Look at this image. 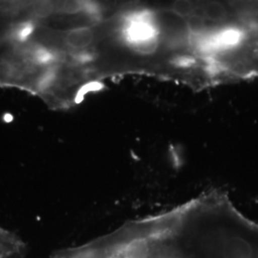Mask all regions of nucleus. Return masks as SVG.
Masks as SVG:
<instances>
[{
	"instance_id": "f257e3e1",
	"label": "nucleus",
	"mask_w": 258,
	"mask_h": 258,
	"mask_svg": "<svg viewBox=\"0 0 258 258\" xmlns=\"http://www.w3.org/2000/svg\"><path fill=\"white\" fill-rule=\"evenodd\" d=\"M52 258H258V223L212 189Z\"/></svg>"
},
{
	"instance_id": "f03ea898",
	"label": "nucleus",
	"mask_w": 258,
	"mask_h": 258,
	"mask_svg": "<svg viewBox=\"0 0 258 258\" xmlns=\"http://www.w3.org/2000/svg\"><path fill=\"white\" fill-rule=\"evenodd\" d=\"M97 37L98 32L96 28L91 25H82L68 30L65 34L64 42L71 50L81 52L91 48Z\"/></svg>"
},
{
	"instance_id": "7ed1b4c3",
	"label": "nucleus",
	"mask_w": 258,
	"mask_h": 258,
	"mask_svg": "<svg viewBox=\"0 0 258 258\" xmlns=\"http://www.w3.org/2000/svg\"><path fill=\"white\" fill-rule=\"evenodd\" d=\"M34 59L37 62H40V63H48L51 60H53V55L51 52L47 51L45 49H39L35 52L34 54Z\"/></svg>"
},
{
	"instance_id": "20e7f679",
	"label": "nucleus",
	"mask_w": 258,
	"mask_h": 258,
	"mask_svg": "<svg viewBox=\"0 0 258 258\" xmlns=\"http://www.w3.org/2000/svg\"><path fill=\"white\" fill-rule=\"evenodd\" d=\"M32 28L33 26L31 24H21L16 31H14V36L20 40L24 39L26 36L29 37V35L32 34Z\"/></svg>"
}]
</instances>
